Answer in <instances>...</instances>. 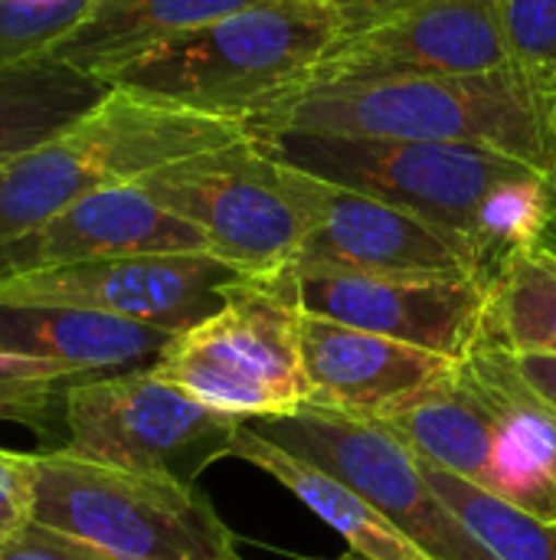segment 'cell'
Returning <instances> with one entry per match:
<instances>
[{
  "label": "cell",
  "instance_id": "14",
  "mask_svg": "<svg viewBox=\"0 0 556 560\" xmlns=\"http://www.w3.org/2000/svg\"><path fill=\"white\" fill-rule=\"evenodd\" d=\"M144 253H210V246L197 226L128 184L88 194L0 243V279Z\"/></svg>",
  "mask_w": 556,
  "mask_h": 560
},
{
  "label": "cell",
  "instance_id": "21",
  "mask_svg": "<svg viewBox=\"0 0 556 560\" xmlns=\"http://www.w3.org/2000/svg\"><path fill=\"white\" fill-rule=\"evenodd\" d=\"M111 85L52 52L0 69V171L56 138Z\"/></svg>",
  "mask_w": 556,
  "mask_h": 560
},
{
  "label": "cell",
  "instance_id": "33",
  "mask_svg": "<svg viewBox=\"0 0 556 560\" xmlns=\"http://www.w3.org/2000/svg\"><path fill=\"white\" fill-rule=\"evenodd\" d=\"M220 560H242V558H239V551H236V555H226V558H220Z\"/></svg>",
  "mask_w": 556,
  "mask_h": 560
},
{
  "label": "cell",
  "instance_id": "32",
  "mask_svg": "<svg viewBox=\"0 0 556 560\" xmlns=\"http://www.w3.org/2000/svg\"><path fill=\"white\" fill-rule=\"evenodd\" d=\"M331 560H367V558H360V555H354V551H351V555H344V558H331Z\"/></svg>",
  "mask_w": 556,
  "mask_h": 560
},
{
  "label": "cell",
  "instance_id": "4",
  "mask_svg": "<svg viewBox=\"0 0 556 560\" xmlns=\"http://www.w3.org/2000/svg\"><path fill=\"white\" fill-rule=\"evenodd\" d=\"M249 138L242 118L111 85L85 115L0 174V243L39 226L69 203L141 184L177 161Z\"/></svg>",
  "mask_w": 556,
  "mask_h": 560
},
{
  "label": "cell",
  "instance_id": "31",
  "mask_svg": "<svg viewBox=\"0 0 556 560\" xmlns=\"http://www.w3.org/2000/svg\"><path fill=\"white\" fill-rule=\"evenodd\" d=\"M554 128H556V108H554ZM534 246H541V249H547V253H554L556 256V167L554 174H551V207H547V220H544V230H541V236H537V243Z\"/></svg>",
  "mask_w": 556,
  "mask_h": 560
},
{
  "label": "cell",
  "instance_id": "7",
  "mask_svg": "<svg viewBox=\"0 0 556 560\" xmlns=\"http://www.w3.org/2000/svg\"><path fill=\"white\" fill-rule=\"evenodd\" d=\"M239 417L220 413L151 368L82 377L66 390L59 453L193 486L229 456Z\"/></svg>",
  "mask_w": 556,
  "mask_h": 560
},
{
  "label": "cell",
  "instance_id": "15",
  "mask_svg": "<svg viewBox=\"0 0 556 560\" xmlns=\"http://www.w3.org/2000/svg\"><path fill=\"white\" fill-rule=\"evenodd\" d=\"M305 407L377 423L459 361L324 318L298 322Z\"/></svg>",
  "mask_w": 556,
  "mask_h": 560
},
{
  "label": "cell",
  "instance_id": "23",
  "mask_svg": "<svg viewBox=\"0 0 556 560\" xmlns=\"http://www.w3.org/2000/svg\"><path fill=\"white\" fill-rule=\"evenodd\" d=\"M433 492L498 555L501 560H556V525H544L521 509L456 479L442 469L423 466Z\"/></svg>",
  "mask_w": 556,
  "mask_h": 560
},
{
  "label": "cell",
  "instance_id": "13",
  "mask_svg": "<svg viewBox=\"0 0 556 560\" xmlns=\"http://www.w3.org/2000/svg\"><path fill=\"white\" fill-rule=\"evenodd\" d=\"M514 69L492 0H400L344 30L308 82Z\"/></svg>",
  "mask_w": 556,
  "mask_h": 560
},
{
  "label": "cell",
  "instance_id": "27",
  "mask_svg": "<svg viewBox=\"0 0 556 560\" xmlns=\"http://www.w3.org/2000/svg\"><path fill=\"white\" fill-rule=\"evenodd\" d=\"M36 466L33 453L0 450V545L20 538L33 525Z\"/></svg>",
  "mask_w": 556,
  "mask_h": 560
},
{
  "label": "cell",
  "instance_id": "17",
  "mask_svg": "<svg viewBox=\"0 0 556 560\" xmlns=\"http://www.w3.org/2000/svg\"><path fill=\"white\" fill-rule=\"evenodd\" d=\"M177 335L62 305L0 302V351L56 361L82 377L151 368Z\"/></svg>",
  "mask_w": 556,
  "mask_h": 560
},
{
  "label": "cell",
  "instance_id": "8",
  "mask_svg": "<svg viewBox=\"0 0 556 560\" xmlns=\"http://www.w3.org/2000/svg\"><path fill=\"white\" fill-rule=\"evenodd\" d=\"M161 207L197 226L210 253L242 276H275L298 256L308 220L282 161L252 135L206 151L138 184Z\"/></svg>",
  "mask_w": 556,
  "mask_h": 560
},
{
  "label": "cell",
  "instance_id": "26",
  "mask_svg": "<svg viewBox=\"0 0 556 560\" xmlns=\"http://www.w3.org/2000/svg\"><path fill=\"white\" fill-rule=\"evenodd\" d=\"M511 62L531 82L556 89V0H492Z\"/></svg>",
  "mask_w": 556,
  "mask_h": 560
},
{
  "label": "cell",
  "instance_id": "34",
  "mask_svg": "<svg viewBox=\"0 0 556 560\" xmlns=\"http://www.w3.org/2000/svg\"><path fill=\"white\" fill-rule=\"evenodd\" d=\"M0 174H3V171H0Z\"/></svg>",
  "mask_w": 556,
  "mask_h": 560
},
{
  "label": "cell",
  "instance_id": "18",
  "mask_svg": "<svg viewBox=\"0 0 556 560\" xmlns=\"http://www.w3.org/2000/svg\"><path fill=\"white\" fill-rule=\"evenodd\" d=\"M374 427L390 433L416 463L495 495V433L462 374V361Z\"/></svg>",
  "mask_w": 556,
  "mask_h": 560
},
{
  "label": "cell",
  "instance_id": "5",
  "mask_svg": "<svg viewBox=\"0 0 556 560\" xmlns=\"http://www.w3.org/2000/svg\"><path fill=\"white\" fill-rule=\"evenodd\" d=\"M33 525L115 560H220L236 538L187 482L144 476L59 450L33 453Z\"/></svg>",
  "mask_w": 556,
  "mask_h": 560
},
{
  "label": "cell",
  "instance_id": "9",
  "mask_svg": "<svg viewBox=\"0 0 556 560\" xmlns=\"http://www.w3.org/2000/svg\"><path fill=\"white\" fill-rule=\"evenodd\" d=\"M246 427L360 492L433 560H501L433 492L419 463L380 427L311 407L295 417L246 420Z\"/></svg>",
  "mask_w": 556,
  "mask_h": 560
},
{
  "label": "cell",
  "instance_id": "12",
  "mask_svg": "<svg viewBox=\"0 0 556 560\" xmlns=\"http://www.w3.org/2000/svg\"><path fill=\"white\" fill-rule=\"evenodd\" d=\"M239 279L213 253H144L0 279V302L102 312L184 335L220 312Z\"/></svg>",
  "mask_w": 556,
  "mask_h": 560
},
{
  "label": "cell",
  "instance_id": "10",
  "mask_svg": "<svg viewBox=\"0 0 556 560\" xmlns=\"http://www.w3.org/2000/svg\"><path fill=\"white\" fill-rule=\"evenodd\" d=\"M282 167L308 220L305 243L288 266L292 272L485 279L475 246L462 236L370 194L321 180L288 164Z\"/></svg>",
  "mask_w": 556,
  "mask_h": 560
},
{
  "label": "cell",
  "instance_id": "11",
  "mask_svg": "<svg viewBox=\"0 0 556 560\" xmlns=\"http://www.w3.org/2000/svg\"><path fill=\"white\" fill-rule=\"evenodd\" d=\"M305 318H324L383 335L452 361H465L485 328L488 282L452 276H354L292 272L262 276Z\"/></svg>",
  "mask_w": 556,
  "mask_h": 560
},
{
  "label": "cell",
  "instance_id": "6",
  "mask_svg": "<svg viewBox=\"0 0 556 560\" xmlns=\"http://www.w3.org/2000/svg\"><path fill=\"white\" fill-rule=\"evenodd\" d=\"M298 322L269 279L242 276L226 305L177 335L151 371L239 420L295 417L308 400Z\"/></svg>",
  "mask_w": 556,
  "mask_h": 560
},
{
  "label": "cell",
  "instance_id": "25",
  "mask_svg": "<svg viewBox=\"0 0 556 560\" xmlns=\"http://www.w3.org/2000/svg\"><path fill=\"white\" fill-rule=\"evenodd\" d=\"M92 0H0V69L52 52Z\"/></svg>",
  "mask_w": 556,
  "mask_h": 560
},
{
  "label": "cell",
  "instance_id": "22",
  "mask_svg": "<svg viewBox=\"0 0 556 560\" xmlns=\"http://www.w3.org/2000/svg\"><path fill=\"white\" fill-rule=\"evenodd\" d=\"M482 341L511 354L556 358V256L541 246L511 253L488 282Z\"/></svg>",
  "mask_w": 556,
  "mask_h": 560
},
{
  "label": "cell",
  "instance_id": "16",
  "mask_svg": "<svg viewBox=\"0 0 556 560\" xmlns=\"http://www.w3.org/2000/svg\"><path fill=\"white\" fill-rule=\"evenodd\" d=\"M462 374L495 433V495L556 525V410L495 345L478 341L462 361Z\"/></svg>",
  "mask_w": 556,
  "mask_h": 560
},
{
  "label": "cell",
  "instance_id": "1",
  "mask_svg": "<svg viewBox=\"0 0 556 560\" xmlns=\"http://www.w3.org/2000/svg\"><path fill=\"white\" fill-rule=\"evenodd\" d=\"M249 135L288 167L370 194L462 236L475 246L488 282L511 253L537 243L547 220L551 174L492 148L311 131Z\"/></svg>",
  "mask_w": 556,
  "mask_h": 560
},
{
  "label": "cell",
  "instance_id": "29",
  "mask_svg": "<svg viewBox=\"0 0 556 560\" xmlns=\"http://www.w3.org/2000/svg\"><path fill=\"white\" fill-rule=\"evenodd\" d=\"M511 361H514L518 374L528 381V387L537 390L556 410V358L551 354H511Z\"/></svg>",
  "mask_w": 556,
  "mask_h": 560
},
{
  "label": "cell",
  "instance_id": "20",
  "mask_svg": "<svg viewBox=\"0 0 556 560\" xmlns=\"http://www.w3.org/2000/svg\"><path fill=\"white\" fill-rule=\"evenodd\" d=\"M259 0H92L52 56L92 75Z\"/></svg>",
  "mask_w": 556,
  "mask_h": 560
},
{
  "label": "cell",
  "instance_id": "28",
  "mask_svg": "<svg viewBox=\"0 0 556 560\" xmlns=\"http://www.w3.org/2000/svg\"><path fill=\"white\" fill-rule=\"evenodd\" d=\"M0 560H115L95 548H85L66 535L29 525L20 538L0 545Z\"/></svg>",
  "mask_w": 556,
  "mask_h": 560
},
{
  "label": "cell",
  "instance_id": "30",
  "mask_svg": "<svg viewBox=\"0 0 556 560\" xmlns=\"http://www.w3.org/2000/svg\"><path fill=\"white\" fill-rule=\"evenodd\" d=\"M324 3L338 7V10L344 13V23L354 26V23H360V20H370V16H377V13L390 10V7L400 3V0H324Z\"/></svg>",
  "mask_w": 556,
  "mask_h": 560
},
{
  "label": "cell",
  "instance_id": "2",
  "mask_svg": "<svg viewBox=\"0 0 556 560\" xmlns=\"http://www.w3.org/2000/svg\"><path fill=\"white\" fill-rule=\"evenodd\" d=\"M556 89L518 69L492 75H383L305 82L256 112L249 131H311L475 144L554 174Z\"/></svg>",
  "mask_w": 556,
  "mask_h": 560
},
{
  "label": "cell",
  "instance_id": "24",
  "mask_svg": "<svg viewBox=\"0 0 556 560\" xmlns=\"http://www.w3.org/2000/svg\"><path fill=\"white\" fill-rule=\"evenodd\" d=\"M82 374L26 354L0 351V420L20 423L46 440L43 450H59L66 440V390Z\"/></svg>",
  "mask_w": 556,
  "mask_h": 560
},
{
  "label": "cell",
  "instance_id": "3",
  "mask_svg": "<svg viewBox=\"0 0 556 560\" xmlns=\"http://www.w3.org/2000/svg\"><path fill=\"white\" fill-rule=\"evenodd\" d=\"M344 13L324 0H259L98 72L108 85L242 118L305 85L344 36Z\"/></svg>",
  "mask_w": 556,
  "mask_h": 560
},
{
  "label": "cell",
  "instance_id": "19",
  "mask_svg": "<svg viewBox=\"0 0 556 560\" xmlns=\"http://www.w3.org/2000/svg\"><path fill=\"white\" fill-rule=\"evenodd\" d=\"M229 456H236V459L262 469L275 482H282L301 505H308L321 522H328L351 545L354 555L367 560H433L360 492H354L331 472L272 446L269 440L252 433L246 427V420L236 430Z\"/></svg>",
  "mask_w": 556,
  "mask_h": 560
}]
</instances>
